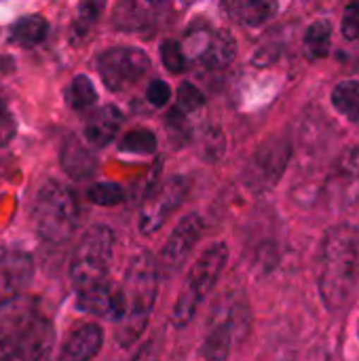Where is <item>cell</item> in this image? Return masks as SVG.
<instances>
[{
    "instance_id": "obj_1",
    "label": "cell",
    "mask_w": 359,
    "mask_h": 361,
    "mask_svg": "<svg viewBox=\"0 0 359 361\" xmlns=\"http://www.w3.org/2000/svg\"><path fill=\"white\" fill-rule=\"evenodd\" d=\"M322 302L330 313L349 307L359 283V228L341 222L326 231L315 264Z\"/></svg>"
},
{
    "instance_id": "obj_2",
    "label": "cell",
    "mask_w": 359,
    "mask_h": 361,
    "mask_svg": "<svg viewBox=\"0 0 359 361\" xmlns=\"http://www.w3.org/2000/svg\"><path fill=\"white\" fill-rule=\"evenodd\" d=\"M0 309V361H49L55 330L38 302L17 298Z\"/></svg>"
},
{
    "instance_id": "obj_3",
    "label": "cell",
    "mask_w": 359,
    "mask_h": 361,
    "mask_svg": "<svg viewBox=\"0 0 359 361\" xmlns=\"http://www.w3.org/2000/svg\"><path fill=\"white\" fill-rule=\"evenodd\" d=\"M159 279V262L152 256L140 254L129 262L123 283L127 311L125 317L118 322V330L114 336L121 347H131L146 330L152 307L157 302Z\"/></svg>"
},
{
    "instance_id": "obj_4",
    "label": "cell",
    "mask_w": 359,
    "mask_h": 361,
    "mask_svg": "<svg viewBox=\"0 0 359 361\" xmlns=\"http://www.w3.org/2000/svg\"><path fill=\"white\" fill-rule=\"evenodd\" d=\"M226 262H229V245L222 241L209 245L197 258V262L188 271V279L184 281L182 290L178 294V300L174 305V311H171V326L174 328L180 330L193 322L203 298L209 296V292L216 288Z\"/></svg>"
},
{
    "instance_id": "obj_5",
    "label": "cell",
    "mask_w": 359,
    "mask_h": 361,
    "mask_svg": "<svg viewBox=\"0 0 359 361\" xmlns=\"http://www.w3.org/2000/svg\"><path fill=\"white\" fill-rule=\"evenodd\" d=\"M250 307L241 294H224L209 315L207 332L201 345L205 361H226L237 341L250 330Z\"/></svg>"
},
{
    "instance_id": "obj_6",
    "label": "cell",
    "mask_w": 359,
    "mask_h": 361,
    "mask_svg": "<svg viewBox=\"0 0 359 361\" xmlns=\"http://www.w3.org/2000/svg\"><path fill=\"white\" fill-rule=\"evenodd\" d=\"M34 224L44 241L66 243L78 224V203L72 190L55 180L42 184L34 201Z\"/></svg>"
},
{
    "instance_id": "obj_7",
    "label": "cell",
    "mask_w": 359,
    "mask_h": 361,
    "mask_svg": "<svg viewBox=\"0 0 359 361\" xmlns=\"http://www.w3.org/2000/svg\"><path fill=\"white\" fill-rule=\"evenodd\" d=\"M112 252H114L112 228L104 224H95L83 235L70 262V279L76 292L108 279Z\"/></svg>"
},
{
    "instance_id": "obj_8",
    "label": "cell",
    "mask_w": 359,
    "mask_h": 361,
    "mask_svg": "<svg viewBox=\"0 0 359 361\" xmlns=\"http://www.w3.org/2000/svg\"><path fill=\"white\" fill-rule=\"evenodd\" d=\"M290 159H292V144L288 137L281 135L267 137L256 146V150L252 152L245 165L243 171L245 186L254 192H267L275 188L284 178Z\"/></svg>"
},
{
    "instance_id": "obj_9",
    "label": "cell",
    "mask_w": 359,
    "mask_h": 361,
    "mask_svg": "<svg viewBox=\"0 0 359 361\" xmlns=\"http://www.w3.org/2000/svg\"><path fill=\"white\" fill-rule=\"evenodd\" d=\"M322 199L332 212H347L359 203V146L345 148L332 163Z\"/></svg>"
},
{
    "instance_id": "obj_10",
    "label": "cell",
    "mask_w": 359,
    "mask_h": 361,
    "mask_svg": "<svg viewBox=\"0 0 359 361\" xmlns=\"http://www.w3.org/2000/svg\"><path fill=\"white\" fill-rule=\"evenodd\" d=\"M188 195V180L184 176H171L154 184L140 207V233L154 235L163 228L169 216L184 203Z\"/></svg>"
},
{
    "instance_id": "obj_11",
    "label": "cell",
    "mask_w": 359,
    "mask_h": 361,
    "mask_svg": "<svg viewBox=\"0 0 359 361\" xmlns=\"http://www.w3.org/2000/svg\"><path fill=\"white\" fill-rule=\"evenodd\" d=\"M97 70L104 85L118 93L135 85L150 70V59L138 47H112L97 57Z\"/></svg>"
},
{
    "instance_id": "obj_12",
    "label": "cell",
    "mask_w": 359,
    "mask_h": 361,
    "mask_svg": "<svg viewBox=\"0 0 359 361\" xmlns=\"http://www.w3.org/2000/svg\"><path fill=\"white\" fill-rule=\"evenodd\" d=\"M235 51L237 42L226 30H214L207 25L190 30L184 40V53L188 59L209 70L229 66L235 59Z\"/></svg>"
},
{
    "instance_id": "obj_13",
    "label": "cell",
    "mask_w": 359,
    "mask_h": 361,
    "mask_svg": "<svg viewBox=\"0 0 359 361\" xmlns=\"http://www.w3.org/2000/svg\"><path fill=\"white\" fill-rule=\"evenodd\" d=\"M203 231H205V224L199 214H188L174 226L169 239L165 241V245L159 254L161 275H174L184 267L188 254L199 243Z\"/></svg>"
},
{
    "instance_id": "obj_14",
    "label": "cell",
    "mask_w": 359,
    "mask_h": 361,
    "mask_svg": "<svg viewBox=\"0 0 359 361\" xmlns=\"http://www.w3.org/2000/svg\"><path fill=\"white\" fill-rule=\"evenodd\" d=\"M76 294H78L76 307L89 315H95V317H102L108 322H116V324L125 317L127 302H125L123 286H116L106 279L102 283L85 288Z\"/></svg>"
},
{
    "instance_id": "obj_15",
    "label": "cell",
    "mask_w": 359,
    "mask_h": 361,
    "mask_svg": "<svg viewBox=\"0 0 359 361\" xmlns=\"http://www.w3.org/2000/svg\"><path fill=\"white\" fill-rule=\"evenodd\" d=\"M34 275V260L21 250L0 254V307L19 298Z\"/></svg>"
},
{
    "instance_id": "obj_16",
    "label": "cell",
    "mask_w": 359,
    "mask_h": 361,
    "mask_svg": "<svg viewBox=\"0 0 359 361\" xmlns=\"http://www.w3.org/2000/svg\"><path fill=\"white\" fill-rule=\"evenodd\" d=\"M104 345V330L97 324L78 326L61 345L57 361H91Z\"/></svg>"
},
{
    "instance_id": "obj_17",
    "label": "cell",
    "mask_w": 359,
    "mask_h": 361,
    "mask_svg": "<svg viewBox=\"0 0 359 361\" xmlns=\"http://www.w3.org/2000/svg\"><path fill=\"white\" fill-rule=\"evenodd\" d=\"M121 125H123L121 110L116 106H102L87 118L85 140L95 148H104L116 137Z\"/></svg>"
},
{
    "instance_id": "obj_18",
    "label": "cell",
    "mask_w": 359,
    "mask_h": 361,
    "mask_svg": "<svg viewBox=\"0 0 359 361\" xmlns=\"http://www.w3.org/2000/svg\"><path fill=\"white\" fill-rule=\"evenodd\" d=\"M59 161L63 171L72 180H89L97 171V157L76 135H70L66 140V144L61 146Z\"/></svg>"
},
{
    "instance_id": "obj_19",
    "label": "cell",
    "mask_w": 359,
    "mask_h": 361,
    "mask_svg": "<svg viewBox=\"0 0 359 361\" xmlns=\"http://www.w3.org/2000/svg\"><path fill=\"white\" fill-rule=\"evenodd\" d=\"M224 13L250 27H258L277 15V0H222Z\"/></svg>"
},
{
    "instance_id": "obj_20",
    "label": "cell",
    "mask_w": 359,
    "mask_h": 361,
    "mask_svg": "<svg viewBox=\"0 0 359 361\" xmlns=\"http://www.w3.org/2000/svg\"><path fill=\"white\" fill-rule=\"evenodd\" d=\"M49 23L40 15H23L8 30V42L17 47H36L47 38Z\"/></svg>"
},
{
    "instance_id": "obj_21",
    "label": "cell",
    "mask_w": 359,
    "mask_h": 361,
    "mask_svg": "<svg viewBox=\"0 0 359 361\" xmlns=\"http://www.w3.org/2000/svg\"><path fill=\"white\" fill-rule=\"evenodd\" d=\"M332 106L347 121L359 123V80H341L332 91Z\"/></svg>"
},
{
    "instance_id": "obj_22",
    "label": "cell",
    "mask_w": 359,
    "mask_h": 361,
    "mask_svg": "<svg viewBox=\"0 0 359 361\" xmlns=\"http://www.w3.org/2000/svg\"><path fill=\"white\" fill-rule=\"evenodd\" d=\"M332 49V25L330 21H315L305 32V53L309 59H324Z\"/></svg>"
},
{
    "instance_id": "obj_23",
    "label": "cell",
    "mask_w": 359,
    "mask_h": 361,
    "mask_svg": "<svg viewBox=\"0 0 359 361\" xmlns=\"http://www.w3.org/2000/svg\"><path fill=\"white\" fill-rule=\"evenodd\" d=\"M157 146H159L157 135L150 129H144V127L127 131L118 142V150L129 152V154H154Z\"/></svg>"
},
{
    "instance_id": "obj_24",
    "label": "cell",
    "mask_w": 359,
    "mask_h": 361,
    "mask_svg": "<svg viewBox=\"0 0 359 361\" xmlns=\"http://www.w3.org/2000/svg\"><path fill=\"white\" fill-rule=\"evenodd\" d=\"M66 95H68V102L74 110H87L97 102V91H95L91 78L85 74H78L72 78Z\"/></svg>"
},
{
    "instance_id": "obj_25",
    "label": "cell",
    "mask_w": 359,
    "mask_h": 361,
    "mask_svg": "<svg viewBox=\"0 0 359 361\" xmlns=\"http://www.w3.org/2000/svg\"><path fill=\"white\" fill-rule=\"evenodd\" d=\"M104 6H106V0H80L78 11H76V19L72 25V34L78 38L87 36L91 32V27L99 21Z\"/></svg>"
},
{
    "instance_id": "obj_26",
    "label": "cell",
    "mask_w": 359,
    "mask_h": 361,
    "mask_svg": "<svg viewBox=\"0 0 359 361\" xmlns=\"http://www.w3.org/2000/svg\"><path fill=\"white\" fill-rule=\"evenodd\" d=\"M114 25L121 30H140L146 23V13L135 0H123L114 8Z\"/></svg>"
},
{
    "instance_id": "obj_27",
    "label": "cell",
    "mask_w": 359,
    "mask_h": 361,
    "mask_svg": "<svg viewBox=\"0 0 359 361\" xmlns=\"http://www.w3.org/2000/svg\"><path fill=\"white\" fill-rule=\"evenodd\" d=\"M224 148H226V140L224 133L216 127H207L199 140H197V150L201 154V159L205 161H218L224 157Z\"/></svg>"
},
{
    "instance_id": "obj_28",
    "label": "cell",
    "mask_w": 359,
    "mask_h": 361,
    "mask_svg": "<svg viewBox=\"0 0 359 361\" xmlns=\"http://www.w3.org/2000/svg\"><path fill=\"white\" fill-rule=\"evenodd\" d=\"M89 201L95 203V205H102V207H112V205H118L125 201V190L118 186V184H112V182H99V184H93L87 192Z\"/></svg>"
},
{
    "instance_id": "obj_29",
    "label": "cell",
    "mask_w": 359,
    "mask_h": 361,
    "mask_svg": "<svg viewBox=\"0 0 359 361\" xmlns=\"http://www.w3.org/2000/svg\"><path fill=\"white\" fill-rule=\"evenodd\" d=\"M161 61L163 66L174 72V74H180L184 68H186V53H184V47L176 40H165L161 44Z\"/></svg>"
},
{
    "instance_id": "obj_30",
    "label": "cell",
    "mask_w": 359,
    "mask_h": 361,
    "mask_svg": "<svg viewBox=\"0 0 359 361\" xmlns=\"http://www.w3.org/2000/svg\"><path fill=\"white\" fill-rule=\"evenodd\" d=\"M205 104V95L193 82H182L178 87V108L184 112H195Z\"/></svg>"
},
{
    "instance_id": "obj_31",
    "label": "cell",
    "mask_w": 359,
    "mask_h": 361,
    "mask_svg": "<svg viewBox=\"0 0 359 361\" xmlns=\"http://www.w3.org/2000/svg\"><path fill=\"white\" fill-rule=\"evenodd\" d=\"M343 36L347 40L359 38V0H351L343 13Z\"/></svg>"
},
{
    "instance_id": "obj_32",
    "label": "cell",
    "mask_w": 359,
    "mask_h": 361,
    "mask_svg": "<svg viewBox=\"0 0 359 361\" xmlns=\"http://www.w3.org/2000/svg\"><path fill=\"white\" fill-rule=\"evenodd\" d=\"M146 99L154 106V108H163L167 106V102L171 99V89L165 80H152L146 89Z\"/></svg>"
},
{
    "instance_id": "obj_33",
    "label": "cell",
    "mask_w": 359,
    "mask_h": 361,
    "mask_svg": "<svg viewBox=\"0 0 359 361\" xmlns=\"http://www.w3.org/2000/svg\"><path fill=\"white\" fill-rule=\"evenodd\" d=\"M15 135V118L6 110L0 112V146H6Z\"/></svg>"
},
{
    "instance_id": "obj_34",
    "label": "cell",
    "mask_w": 359,
    "mask_h": 361,
    "mask_svg": "<svg viewBox=\"0 0 359 361\" xmlns=\"http://www.w3.org/2000/svg\"><path fill=\"white\" fill-rule=\"evenodd\" d=\"M131 361H157V347H154V343L150 341V343L142 345L140 351L133 355Z\"/></svg>"
},
{
    "instance_id": "obj_35",
    "label": "cell",
    "mask_w": 359,
    "mask_h": 361,
    "mask_svg": "<svg viewBox=\"0 0 359 361\" xmlns=\"http://www.w3.org/2000/svg\"><path fill=\"white\" fill-rule=\"evenodd\" d=\"M148 2H163V0H148Z\"/></svg>"
},
{
    "instance_id": "obj_36",
    "label": "cell",
    "mask_w": 359,
    "mask_h": 361,
    "mask_svg": "<svg viewBox=\"0 0 359 361\" xmlns=\"http://www.w3.org/2000/svg\"><path fill=\"white\" fill-rule=\"evenodd\" d=\"M2 110H4V106H2V102H0V112H2Z\"/></svg>"
},
{
    "instance_id": "obj_37",
    "label": "cell",
    "mask_w": 359,
    "mask_h": 361,
    "mask_svg": "<svg viewBox=\"0 0 359 361\" xmlns=\"http://www.w3.org/2000/svg\"><path fill=\"white\" fill-rule=\"evenodd\" d=\"M358 336H359V326H358Z\"/></svg>"
}]
</instances>
